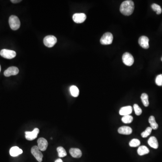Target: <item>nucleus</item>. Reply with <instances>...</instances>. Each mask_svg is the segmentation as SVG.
<instances>
[{"label": "nucleus", "mask_w": 162, "mask_h": 162, "mask_svg": "<svg viewBox=\"0 0 162 162\" xmlns=\"http://www.w3.org/2000/svg\"><path fill=\"white\" fill-rule=\"evenodd\" d=\"M31 151L32 155H34V157L36 158V160H38L39 162H42L43 155L42 152H41V150L39 149L38 146H34L32 148Z\"/></svg>", "instance_id": "nucleus-5"}, {"label": "nucleus", "mask_w": 162, "mask_h": 162, "mask_svg": "<svg viewBox=\"0 0 162 162\" xmlns=\"http://www.w3.org/2000/svg\"><path fill=\"white\" fill-rule=\"evenodd\" d=\"M57 38L56 36L52 35L46 36L44 38L43 43L45 45L48 47H52L56 43Z\"/></svg>", "instance_id": "nucleus-4"}, {"label": "nucleus", "mask_w": 162, "mask_h": 162, "mask_svg": "<svg viewBox=\"0 0 162 162\" xmlns=\"http://www.w3.org/2000/svg\"><path fill=\"white\" fill-rule=\"evenodd\" d=\"M141 99L145 107H148L149 105V98L148 95L146 93H143L141 95Z\"/></svg>", "instance_id": "nucleus-21"}, {"label": "nucleus", "mask_w": 162, "mask_h": 162, "mask_svg": "<svg viewBox=\"0 0 162 162\" xmlns=\"http://www.w3.org/2000/svg\"><path fill=\"white\" fill-rule=\"evenodd\" d=\"M113 40V36L111 32H106L104 34L100 40L101 44L107 45H110L112 43Z\"/></svg>", "instance_id": "nucleus-3"}, {"label": "nucleus", "mask_w": 162, "mask_h": 162, "mask_svg": "<svg viewBox=\"0 0 162 162\" xmlns=\"http://www.w3.org/2000/svg\"><path fill=\"white\" fill-rule=\"evenodd\" d=\"M149 39L148 37L142 36H141L139 39L138 43L141 47L145 49H147L149 48Z\"/></svg>", "instance_id": "nucleus-12"}, {"label": "nucleus", "mask_w": 162, "mask_h": 162, "mask_svg": "<svg viewBox=\"0 0 162 162\" xmlns=\"http://www.w3.org/2000/svg\"><path fill=\"white\" fill-rule=\"evenodd\" d=\"M133 108L135 113L137 115L139 116L141 114L142 112L141 108L139 106V105L137 104H134Z\"/></svg>", "instance_id": "nucleus-27"}, {"label": "nucleus", "mask_w": 162, "mask_h": 162, "mask_svg": "<svg viewBox=\"0 0 162 162\" xmlns=\"http://www.w3.org/2000/svg\"><path fill=\"white\" fill-rule=\"evenodd\" d=\"M19 72L18 68L14 66H12V67H9L5 70L4 72V75L5 77H10V76H12V75H16L18 74Z\"/></svg>", "instance_id": "nucleus-10"}, {"label": "nucleus", "mask_w": 162, "mask_h": 162, "mask_svg": "<svg viewBox=\"0 0 162 162\" xmlns=\"http://www.w3.org/2000/svg\"><path fill=\"white\" fill-rule=\"evenodd\" d=\"M39 133V130L38 128L34 129V130L32 132H25L26 139L28 141L34 140L38 137Z\"/></svg>", "instance_id": "nucleus-8"}, {"label": "nucleus", "mask_w": 162, "mask_h": 162, "mask_svg": "<svg viewBox=\"0 0 162 162\" xmlns=\"http://www.w3.org/2000/svg\"><path fill=\"white\" fill-rule=\"evenodd\" d=\"M21 1V0H11V2L13 3H17Z\"/></svg>", "instance_id": "nucleus-29"}, {"label": "nucleus", "mask_w": 162, "mask_h": 162, "mask_svg": "<svg viewBox=\"0 0 162 162\" xmlns=\"http://www.w3.org/2000/svg\"><path fill=\"white\" fill-rule=\"evenodd\" d=\"M134 10V3L130 0L125 1L122 3L120 7V11L122 14L126 16L131 15Z\"/></svg>", "instance_id": "nucleus-1"}, {"label": "nucleus", "mask_w": 162, "mask_h": 162, "mask_svg": "<svg viewBox=\"0 0 162 162\" xmlns=\"http://www.w3.org/2000/svg\"><path fill=\"white\" fill-rule=\"evenodd\" d=\"M23 150L18 146L12 147L10 150V154L12 157H16L22 154Z\"/></svg>", "instance_id": "nucleus-14"}, {"label": "nucleus", "mask_w": 162, "mask_h": 162, "mask_svg": "<svg viewBox=\"0 0 162 162\" xmlns=\"http://www.w3.org/2000/svg\"><path fill=\"white\" fill-rule=\"evenodd\" d=\"M132 111V108L131 106L123 107L119 111V114L121 115L126 116L130 115Z\"/></svg>", "instance_id": "nucleus-13"}, {"label": "nucleus", "mask_w": 162, "mask_h": 162, "mask_svg": "<svg viewBox=\"0 0 162 162\" xmlns=\"http://www.w3.org/2000/svg\"><path fill=\"white\" fill-rule=\"evenodd\" d=\"M148 143L150 147L154 149H157L159 147V143L157 138L155 137H150L148 140Z\"/></svg>", "instance_id": "nucleus-17"}, {"label": "nucleus", "mask_w": 162, "mask_h": 162, "mask_svg": "<svg viewBox=\"0 0 162 162\" xmlns=\"http://www.w3.org/2000/svg\"><path fill=\"white\" fill-rule=\"evenodd\" d=\"M149 152H150V150H149V149L146 146H141L138 149V154L141 156L146 154H148Z\"/></svg>", "instance_id": "nucleus-18"}, {"label": "nucleus", "mask_w": 162, "mask_h": 162, "mask_svg": "<svg viewBox=\"0 0 162 162\" xmlns=\"http://www.w3.org/2000/svg\"><path fill=\"white\" fill-rule=\"evenodd\" d=\"M86 18V16L84 13H76L73 16V20L77 23H81L84 22Z\"/></svg>", "instance_id": "nucleus-9"}, {"label": "nucleus", "mask_w": 162, "mask_h": 162, "mask_svg": "<svg viewBox=\"0 0 162 162\" xmlns=\"http://www.w3.org/2000/svg\"><path fill=\"white\" fill-rule=\"evenodd\" d=\"M152 130V129L151 127H148L146 129V130L144 132H142V133L141 134V137L143 138L147 137L151 134Z\"/></svg>", "instance_id": "nucleus-26"}, {"label": "nucleus", "mask_w": 162, "mask_h": 162, "mask_svg": "<svg viewBox=\"0 0 162 162\" xmlns=\"http://www.w3.org/2000/svg\"><path fill=\"white\" fill-rule=\"evenodd\" d=\"M151 7H152L153 10L156 11V13H157V14H161V13H162V10L160 5H158L157 4L154 3V4H152V5H151Z\"/></svg>", "instance_id": "nucleus-24"}, {"label": "nucleus", "mask_w": 162, "mask_h": 162, "mask_svg": "<svg viewBox=\"0 0 162 162\" xmlns=\"http://www.w3.org/2000/svg\"><path fill=\"white\" fill-rule=\"evenodd\" d=\"M0 55L7 59H12L16 56V53L14 51L12 50L3 49L0 51Z\"/></svg>", "instance_id": "nucleus-7"}, {"label": "nucleus", "mask_w": 162, "mask_h": 162, "mask_svg": "<svg viewBox=\"0 0 162 162\" xmlns=\"http://www.w3.org/2000/svg\"><path fill=\"white\" fill-rule=\"evenodd\" d=\"M38 147L40 149L41 151H45L47 148L48 143L46 139L44 138H40L38 140Z\"/></svg>", "instance_id": "nucleus-11"}, {"label": "nucleus", "mask_w": 162, "mask_h": 162, "mask_svg": "<svg viewBox=\"0 0 162 162\" xmlns=\"http://www.w3.org/2000/svg\"><path fill=\"white\" fill-rule=\"evenodd\" d=\"M161 60L162 61V58H161Z\"/></svg>", "instance_id": "nucleus-32"}, {"label": "nucleus", "mask_w": 162, "mask_h": 162, "mask_svg": "<svg viewBox=\"0 0 162 162\" xmlns=\"http://www.w3.org/2000/svg\"><path fill=\"white\" fill-rule=\"evenodd\" d=\"M155 83L159 86H162V74L158 75L155 79Z\"/></svg>", "instance_id": "nucleus-28"}, {"label": "nucleus", "mask_w": 162, "mask_h": 162, "mask_svg": "<svg viewBox=\"0 0 162 162\" xmlns=\"http://www.w3.org/2000/svg\"><path fill=\"white\" fill-rule=\"evenodd\" d=\"M133 119V118L132 116L130 115L124 116L122 118V121L124 124H130L132 122Z\"/></svg>", "instance_id": "nucleus-23"}, {"label": "nucleus", "mask_w": 162, "mask_h": 162, "mask_svg": "<svg viewBox=\"0 0 162 162\" xmlns=\"http://www.w3.org/2000/svg\"><path fill=\"white\" fill-rule=\"evenodd\" d=\"M141 142L138 139H133L129 142L130 146L132 147H136L140 146Z\"/></svg>", "instance_id": "nucleus-25"}, {"label": "nucleus", "mask_w": 162, "mask_h": 162, "mask_svg": "<svg viewBox=\"0 0 162 162\" xmlns=\"http://www.w3.org/2000/svg\"><path fill=\"white\" fill-rule=\"evenodd\" d=\"M57 151L58 153V156L60 158H63L67 155V152L63 147H58L57 148Z\"/></svg>", "instance_id": "nucleus-22"}, {"label": "nucleus", "mask_w": 162, "mask_h": 162, "mask_svg": "<svg viewBox=\"0 0 162 162\" xmlns=\"http://www.w3.org/2000/svg\"><path fill=\"white\" fill-rule=\"evenodd\" d=\"M122 60L124 64L128 66H132L134 62L133 57L128 52L125 53L123 55Z\"/></svg>", "instance_id": "nucleus-6"}, {"label": "nucleus", "mask_w": 162, "mask_h": 162, "mask_svg": "<svg viewBox=\"0 0 162 162\" xmlns=\"http://www.w3.org/2000/svg\"><path fill=\"white\" fill-rule=\"evenodd\" d=\"M10 26L13 30H18L20 26V22L17 16L11 15L10 17L9 20Z\"/></svg>", "instance_id": "nucleus-2"}, {"label": "nucleus", "mask_w": 162, "mask_h": 162, "mask_svg": "<svg viewBox=\"0 0 162 162\" xmlns=\"http://www.w3.org/2000/svg\"><path fill=\"white\" fill-rule=\"evenodd\" d=\"M1 65H0V72H1Z\"/></svg>", "instance_id": "nucleus-31"}, {"label": "nucleus", "mask_w": 162, "mask_h": 162, "mask_svg": "<svg viewBox=\"0 0 162 162\" xmlns=\"http://www.w3.org/2000/svg\"><path fill=\"white\" fill-rule=\"evenodd\" d=\"M55 162H63L62 161V159H56V160L55 161Z\"/></svg>", "instance_id": "nucleus-30"}, {"label": "nucleus", "mask_w": 162, "mask_h": 162, "mask_svg": "<svg viewBox=\"0 0 162 162\" xmlns=\"http://www.w3.org/2000/svg\"><path fill=\"white\" fill-rule=\"evenodd\" d=\"M70 91L71 95L73 97H77L79 95V89L76 86L73 85V86H70Z\"/></svg>", "instance_id": "nucleus-20"}, {"label": "nucleus", "mask_w": 162, "mask_h": 162, "mask_svg": "<svg viewBox=\"0 0 162 162\" xmlns=\"http://www.w3.org/2000/svg\"><path fill=\"white\" fill-rule=\"evenodd\" d=\"M132 132V130L130 127L128 126H123L119 128L118 132L123 135H130Z\"/></svg>", "instance_id": "nucleus-15"}, {"label": "nucleus", "mask_w": 162, "mask_h": 162, "mask_svg": "<svg viewBox=\"0 0 162 162\" xmlns=\"http://www.w3.org/2000/svg\"><path fill=\"white\" fill-rule=\"evenodd\" d=\"M149 122L150 124L151 128L152 129L156 130L158 129L159 127L158 124L155 121V117H154L153 116H151L149 117Z\"/></svg>", "instance_id": "nucleus-19"}, {"label": "nucleus", "mask_w": 162, "mask_h": 162, "mask_svg": "<svg viewBox=\"0 0 162 162\" xmlns=\"http://www.w3.org/2000/svg\"><path fill=\"white\" fill-rule=\"evenodd\" d=\"M69 153L73 158H79L82 155V152L81 150L78 148H71L69 150Z\"/></svg>", "instance_id": "nucleus-16"}]
</instances>
